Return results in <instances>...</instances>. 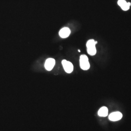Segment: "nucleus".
I'll return each mask as SVG.
<instances>
[{
  "label": "nucleus",
  "instance_id": "nucleus-1",
  "mask_svg": "<svg viewBox=\"0 0 131 131\" xmlns=\"http://www.w3.org/2000/svg\"><path fill=\"white\" fill-rule=\"evenodd\" d=\"M95 41L94 39L89 40L86 43L87 52L90 56H93L96 54L97 50L96 49Z\"/></svg>",
  "mask_w": 131,
  "mask_h": 131
},
{
  "label": "nucleus",
  "instance_id": "nucleus-2",
  "mask_svg": "<svg viewBox=\"0 0 131 131\" xmlns=\"http://www.w3.org/2000/svg\"><path fill=\"white\" fill-rule=\"evenodd\" d=\"M80 65L81 68L83 70H88L90 68L89 58L84 54L81 55L80 58Z\"/></svg>",
  "mask_w": 131,
  "mask_h": 131
},
{
  "label": "nucleus",
  "instance_id": "nucleus-3",
  "mask_svg": "<svg viewBox=\"0 0 131 131\" xmlns=\"http://www.w3.org/2000/svg\"><path fill=\"white\" fill-rule=\"evenodd\" d=\"M62 64L64 70L67 73H70L73 71V66L70 62L66 60H63L62 61Z\"/></svg>",
  "mask_w": 131,
  "mask_h": 131
},
{
  "label": "nucleus",
  "instance_id": "nucleus-4",
  "mask_svg": "<svg viewBox=\"0 0 131 131\" xmlns=\"http://www.w3.org/2000/svg\"><path fill=\"white\" fill-rule=\"evenodd\" d=\"M122 117V114L119 112L112 113L109 116V119L112 122H117L119 121Z\"/></svg>",
  "mask_w": 131,
  "mask_h": 131
},
{
  "label": "nucleus",
  "instance_id": "nucleus-5",
  "mask_svg": "<svg viewBox=\"0 0 131 131\" xmlns=\"http://www.w3.org/2000/svg\"><path fill=\"white\" fill-rule=\"evenodd\" d=\"M56 64V61L53 58H50L47 59L45 63V68L48 71L52 70Z\"/></svg>",
  "mask_w": 131,
  "mask_h": 131
},
{
  "label": "nucleus",
  "instance_id": "nucleus-6",
  "mask_svg": "<svg viewBox=\"0 0 131 131\" xmlns=\"http://www.w3.org/2000/svg\"><path fill=\"white\" fill-rule=\"evenodd\" d=\"M117 4L121 6L122 9L124 11H127L129 10L130 6L131 5L130 3H127L125 0H118Z\"/></svg>",
  "mask_w": 131,
  "mask_h": 131
},
{
  "label": "nucleus",
  "instance_id": "nucleus-7",
  "mask_svg": "<svg viewBox=\"0 0 131 131\" xmlns=\"http://www.w3.org/2000/svg\"><path fill=\"white\" fill-rule=\"evenodd\" d=\"M70 34V29L68 27H64L62 28L59 31V35L62 38H68Z\"/></svg>",
  "mask_w": 131,
  "mask_h": 131
},
{
  "label": "nucleus",
  "instance_id": "nucleus-8",
  "mask_svg": "<svg viewBox=\"0 0 131 131\" xmlns=\"http://www.w3.org/2000/svg\"><path fill=\"white\" fill-rule=\"evenodd\" d=\"M98 114L99 116L100 117H106L108 116V109L105 106L101 108L99 110Z\"/></svg>",
  "mask_w": 131,
  "mask_h": 131
},
{
  "label": "nucleus",
  "instance_id": "nucleus-9",
  "mask_svg": "<svg viewBox=\"0 0 131 131\" xmlns=\"http://www.w3.org/2000/svg\"><path fill=\"white\" fill-rule=\"evenodd\" d=\"M97 43H98L97 41H95V43H96V44H97Z\"/></svg>",
  "mask_w": 131,
  "mask_h": 131
},
{
  "label": "nucleus",
  "instance_id": "nucleus-10",
  "mask_svg": "<svg viewBox=\"0 0 131 131\" xmlns=\"http://www.w3.org/2000/svg\"><path fill=\"white\" fill-rule=\"evenodd\" d=\"M78 52H80L81 51H80V50H78Z\"/></svg>",
  "mask_w": 131,
  "mask_h": 131
}]
</instances>
